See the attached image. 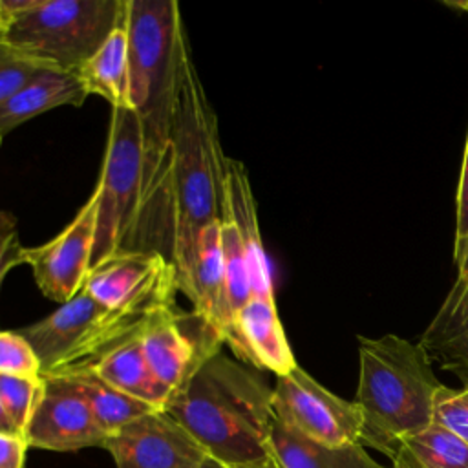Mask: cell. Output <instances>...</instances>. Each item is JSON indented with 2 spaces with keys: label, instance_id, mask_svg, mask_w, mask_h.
<instances>
[{
  "label": "cell",
  "instance_id": "4fadbf2b",
  "mask_svg": "<svg viewBox=\"0 0 468 468\" xmlns=\"http://www.w3.org/2000/svg\"><path fill=\"white\" fill-rule=\"evenodd\" d=\"M29 448L77 452L104 446L108 433L95 420L88 402L64 377H44V389L26 426Z\"/></svg>",
  "mask_w": 468,
  "mask_h": 468
},
{
  "label": "cell",
  "instance_id": "9c48e42d",
  "mask_svg": "<svg viewBox=\"0 0 468 468\" xmlns=\"http://www.w3.org/2000/svg\"><path fill=\"white\" fill-rule=\"evenodd\" d=\"M112 309L152 313L176 305V267L159 250L128 249L91 265L84 289Z\"/></svg>",
  "mask_w": 468,
  "mask_h": 468
},
{
  "label": "cell",
  "instance_id": "8fae6325",
  "mask_svg": "<svg viewBox=\"0 0 468 468\" xmlns=\"http://www.w3.org/2000/svg\"><path fill=\"white\" fill-rule=\"evenodd\" d=\"M99 197L93 190L75 218L49 241L26 247L24 263L29 265L40 292L58 303L77 296L91 269Z\"/></svg>",
  "mask_w": 468,
  "mask_h": 468
},
{
  "label": "cell",
  "instance_id": "d6986e66",
  "mask_svg": "<svg viewBox=\"0 0 468 468\" xmlns=\"http://www.w3.org/2000/svg\"><path fill=\"white\" fill-rule=\"evenodd\" d=\"M269 459L276 468H386L373 461L360 442L325 446L276 419L271 426Z\"/></svg>",
  "mask_w": 468,
  "mask_h": 468
},
{
  "label": "cell",
  "instance_id": "7402d4cb",
  "mask_svg": "<svg viewBox=\"0 0 468 468\" xmlns=\"http://www.w3.org/2000/svg\"><path fill=\"white\" fill-rule=\"evenodd\" d=\"M391 468H468V444L439 424L400 441Z\"/></svg>",
  "mask_w": 468,
  "mask_h": 468
},
{
  "label": "cell",
  "instance_id": "7a4b0ae2",
  "mask_svg": "<svg viewBox=\"0 0 468 468\" xmlns=\"http://www.w3.org/2000/svg\"><path fill=\"white\" fill-rule=\"evenodd\" d=\"M223 468L269 461L272 388L258 369L219 351L165 410Z\"/></svg>",
  "mask_w": 468,
  "mask_h": 468
},
{
  "label": "cell",
  "instance_id": "ba28073f",
  "mask_svg": "<svg viewBox=\"0 0 468 468\" xmlns=\"http://www.w3.org/2000/svg\"><path fill=\"white\" fill-rule=\"evenodd\" d=\"M272 413L287 428L325 446H346L360 441L362 415L358 406L325 389L300 366L276 377Z\"/></svg>",
  "mask_w": 468,
  "mask_h": 468
},
{
  "label": "cell",
  "instance_id": "d4e9b609",
  "mask_svg": "<svg viewBox=\"0 0 468 468\" xmlns=\"http://www.w3.org/2000/svg\"><path fill=\"white\" fill-rule=\"evenodd\" d=\"M44 389V377L0 375V402L16 433L24 435L26 426Z\"/></svg>",
  "mask_w": 468,
  "mask_h": 468
},
{
  "label": "cell",
  "instance_id": "9a60e30c",
  "mask_svg": "<svg viewBox=\"0 0 468 468\" xmlns=\"http://www.w3.org/2000/svg\"><path fill=\"white\" fill-rule=\"evenodd\" d=\"M221 216L227 218L238 230L239 241L247 256L252 296L274 298L272 278L260 234L258 205L250 186V179L245 165L229 155L225 157L223 165Z\"/></svg>",
  "mask_w": 468,
  "mask_h": 468
},
{
  "label": "cell",
  "instance_id": "7c38bea8",
  "mask_svg": "<svg viewBox=\"0 0 468 468\" xmlns=\"http://www.w3.org/2000/svg\"><path fill=\"white\" fill-rule=\"evenodd\" d=\"M115 468H203L210 459L166 411L155 410L108 435L102 446Z\"/></svg>",
  "mask_w": 468,
  "mask_h": 468
},
{
  "label": "cell",
  "instance_id": "44dd1931",
  "mask_svg": "<svg viewBox=\"0 0 468 468\" xmlns=\"http://www.w3.org/2000/svg\"><path fill=\"white\" fill-rule=\"evenodd\" d=\"M77 73L90 95L106 99L112 108H130V55L122 22Z\"/></svg>",
  "mask_w": 468,
  "mask_h": 468
},
{
  "label": "cell",
  "instance_id": "f546056e",
  "mask_svg": "<svg viewBox=\"0 0 468 468\" xmlns=\"http://www.w3.org/2000/svg\"><path fill=\"white\" fill-rule=\"evenodd\" d=\"M468 239V135L464 144L463 166L459 174L457 196H455V239H453V256L463 249Z\"/></svg>",
  "mask_w": 468,
  "mask_h": 468
},
{
  "label": "cell",
  "instance_id": "ffe728a7",
  "mask_svg": "<svg viewBox=\"0 0 468 468\" xmlns=\"http://www.w3.org/2000/svg\"><path fill=\"white\" fill-rule=\"evenodd\" d=\"M139 338L113 349L88 371L128 397L163 411L172 397V391L154 375Z\"/></svg>",
  "mask_w": 468,
  "mask_h": 468
},
{
  "label": "cell",
  "instance_id": "ac0fdd59",
  "mask_svg": "<svg viewBox=\"0 0 468 468\" xmlns=\"http://www.w3.org/2000/svg\"><path fill=\"white\" fill-rule=\"evenodd\" d=\"M88 95L77 71L44 68L0 104V139L44 112L58 106H82Z\"/></svg>",
  "mask_w": 468,
  "mask_h": 468
},
{
  "label": "cell",
  "instance_id": "3957f363",
  "mask_svg": "<svg viewBox=\"0 0 468 468\" xmlns=\"http://www.w3.org/2000/svg\"><path fill=\"white\" fill-rule=\"evenodd\" d=\"M121 22L128 35L130 110L137 113L143 133L141 219H144L168 155L188 38L176 0H124Z\"/></svg>",
  "mask_w": 468,
  "mask_h": 468
},
{
  "label": "cell",
  "instance_id": "277c9868",
  "mask_svg": "<svg viewBox=\"0 0 468 468\" xmlns=\"http://www.w3.org/2000/svg\"><path fill=\"white\" fill-rule=\"evenodd\" d=\"M360 444L393 457L400 441L433 424L437 380L419 344L397 335L358 338Z\"/></svg>",
  "mask_w": 468,
  "mask_h": 468
},
{
  "label": "cell",
  "instance_id": "30bf717a",
  "mask_svg": "<svg viewBox=\"0 0 468 468\" xmlns=\"http://www.w3.org/2000/svg\"><path fill=\"white\" fill-rule=\"evenodd\" d=\"M139 340L148 366L172 395L225 347L221 336L203 318L176 305L155 309Z\"/></svg>",
  "mask_w": 468,
  "mask_h": 468
},
{
  "label": "cell",
  "instance_id": "5b68a950",
  "mask_svg": "<svg viewBox=\"0 0 468 468\" xmlns=\"http://www.w3.org/2000/svg\"><path fill=\"white\" fill-rule=\"evenodd\" d=\"M152 313L112 309L80 291L18 331L33 346L42 377H62L88 371L113 349L139 338Z\"/></svg>",
  "mask_w": 468,
  "mask_h": 468
},
{
  "label": "cell",
  "instance_id": "4dcf8cb0",
  "mask_svg": "<svg viewBox=\"0 0 468 468\" xmlns=\"http://www.w3.org/2000/svg\"><path fill=\"white\" fill-rule=\"evenodd\" d=\"M27 448L24 435L0 431V468H24Z\"/></svg>",
  "mask_w": 468,
  "mask_h": 468
},
{
  "label": "cell",
  "instance_id": "d590c367",
  "mask_svg": "<svg viewBox=\"0 0 468 468\" xmlns=\"http://www.w3.org/2000/svg\"><path fill=\"white\" fill-rule=\"evenodd\" d=\"M452 7H457V9H463L468 13V2H450Z\"/></svg>",
  "mask_w": 468,
  "mask_h": 468
},
{
  "label": "cell",
  "instance_id": "484cf974",
  "mask_svg": "<svg viewBox=\"0 0 468 468\" xmlns=\"http://www.w3.org/2000/svg\"><path fill=\"white\" fill-rule=\"evenodd\" d=\"M0 375L42 377L40 360L20 331H0Z\"/></svg>",
  "mask_w": 468,
  "mask_h": 468
},
{
  "label": "cell",
  "instance_id": "f1b7e54d",
  "mask_svg": "<svg viewBox=\"0 0 468 468\" xmlns=\"http://www.w3.org/2000/svg\"><path fill=\"white\" fill-rule=\"evenodd\" d=\"M24 252L26 247L20 243L15 216L0 210V283L9 271L24 263Z\"/></svg>",
  "mask_w": 468,
  "mask_h": 468
},
{
  "label": "cell",
  "instance_id": "836d02e7",
  "mask_svg": "<svg viewBox=\"0 0 468 468\" xmlns=\"http://www.w3.org/2000/svg\"><path fill=\"white\" fill-rule=\"evenodd\" d=\"M223 468V466H221ZM234 468H276L274 463L269 459L265 463H258V464H245V466H234Z\"/></svg>",
  "mask_w": 468,
  "mask_h": 468
},
{
  "label": "cell",
  "instance_id": "d6a6232c",
  "mask_svg": "<svg viewBox=\"0 0 468 468\" xmlns=\"http://www.w3.org/2000/svg\"><path fill=\"white\" fill-rule=\"evenodd\" d=\"M0 431H9V433H16V430L13 428L11 420L7 419L4 408H2V402H0Z\"/></svg>",
  "mask_w": 468,
  "mask_h": 468
},
{
  "label": "cell",
  "instance_id": "e575fe53",
  "mask_svg": "<svg viewBox=\"0 0 468 468\" xmlns=\"http://www.w3.org/2000/svg\"><path fill=\"white\" fill-rule=\"evenodd\" d=\"M5 33H7V24H5L4 16H2V11H0V40L5 38Z\"/></svg>",
  "mask_w": 468,
  "mask_h": 468
},
{
  "label": "cell",
  "instance_id": "2e32d148",
  "mask_svg": "<svg viewBox=\"0 0 468 468\" xmlns=\"http://www.w3.org/2000/svg\"><path fill=\"white\" fill-rule=\"evenodd\" d=\"M186 298L192 303V311L203 318L227 346L232 331V313L225 287L221 219L208 223L199 234L192 285Z\"/></svg>",
  "mask_w": 468,
  "mask_h": 468
},
{
  "label": "cell",
  "instance_id": "74e56055",
  "mask_svg": "<svg viewBox=\"0 0 468 468\" xmlns=\"http://www.w3.org/2000/svg\"><path fill=\"white\" fill-rule=\"evenodd\" d=\"M0 143H2V139H0Z\"/></svg>",
  "mask_w": 468,
  "mask_h": 468
},
{
  "label": "cell",
  "instance_id": "8d00e7d4",
  "mask_svg": "<svg viewBox=\"0 0 468 468\" xmlns=\"http://www.w3.org/2000/svg\"><path fill=\"white\" fill-rule=\"evenodd\" d=\"M203 468H221V464H218L216 461H212V459H208L207 463H205V466Z\"/></svg>",
  "mask_w": 468,
  "mask_h": 468
},
{
  "label": "cell",
  "instance_id": "cb8c5ba5",
  "mask_svg": "<svg viewBox=\"0 0 468 468\" xmlns=\"http://www.w3.org/2000/svg\"><path fill=\"white\" fill-rule=\"evenodd\" d=\"M221 252H223L227 298H229V305L234 320L236 313L252 298V289H250L247 256L239 241L238 230L223 216H221Z\"/></svg>",
  "mask_w": 468,
  "mask_h": 468
},
{
  "label": "cell",
  "instance_id": "603a6c76",
  "mask_svg": "<svg viewBox=\"0 0 468 468\" xmlns=\"http://www.w3.org/2000/svg\"><path fill=\"white\" fill-rule=\"evenodd\" d=\"M62 377L68 378L84 397L95 420L108 435L119 430L121 426L128 424L130 420L143 417L150 411H155L152 406L112 388L91 371H79Z\"/></svg>",
  "mask_w": 468,
  "mask_h": 468
},
{
  "label": "cell",
  "instance_id": "52a82bcc",
  "mask_svg": "<svg viewBox=\"0 0 468 468\" xmlns=\"http://www.w3.org/2000/svg\"><path fill=\"white\" fill-rule=\"evenodd\" d=\"M143 133L130 108H112L101 176L97 232L91 265L135 249L143 212Z\"/></svg>",
  "mask_w": 468,
  "mask_h": 468
},
{
  "label": "cell",
  "instance_id": "83f0119b",
  "mask_svg": "<svg viewBox=\"0 0 468 468\" xmlns=\"http://www.w3.org/2000/svg\"><path fill=\"white\" fill-rule=\"evenodd\" d=\"M433 424L457 435L468 444V386L452 389L442 386L435 397Z\"/></svg>",
  "mask_w": 468,
  "mask_h": 468
},
{
  "label": "cell",
  "instance_id": "e0dca14e",
  "mask_svg": "<svg viewBox=\"0 0 468 468\" xmlns=\"http://www.w3.org/2000/svg\"><path fill=\"white\" fill-rule=\"evenodd\" d=\"M419 346L431 364H439L468 386V280L455 278Z\"/></svg>",
  "mask_w": 468,
  "mask_h": 468
},
{
  "label": "cell",
  "instance_id": "6da1fadb",
  "mask_svg": "<svg viewBox=\"0 0 468 468\" xmlns=\"http://www.w3.org/2000/svg\"><path fill=\"white\" fill-rule=\"evenodd\" d=\"M216 112L207 97L190 48L183 55L168 155L155 199L159 243L176 267L177 289L190 292L201 230L221 219L223 165Z\"/></svg>",
  "mask_w": 468,
  "mask_h": 468
},
{
  "label": "cell",
  "instance_id": "8992f818",
  "mask_svg": "<svg viewBox=\"0 0 468 468\" xmlns=\"http://www.w3.org/2000/svg\"><path fill=\"white\" fill-rule=\"evenodd\" d=\"M124 0H37L5 42L44 68L79 71L121 24Z\"/></svg>",
  "mask_w": 468,
  "mask_h": 468
},
{
  "label": "cell",
  "instance_id": "1f68e13d",
  "mask_svg": "<svg viewBox=\"0 0 468 468\" xmlns=\"http://www.w3.org/2000/svg\"><path fill=\"white\" fill-rule=\"evenodd\" d=\"M453 261L457 265V278L468 280V239L463 245V249L453 256Z\"/></svg>",
  "mask_w": 468,
  "mask_h": 468
},
{
  "label": "cell",
  "instance_id": "4316f807",
  "mask_svg": "<svg viewBox=\"0 0 468 468\" xmlns=\"http://www.w3.org/2000/svg\"><path fill=\"white\" fill-rule=\"evenodd\" d=\"M40 69H44L42 64L0 40V104L24 88Z\"/></svg>",
  "mask_w": 468,
  "mask_h": 468
},
{
  "label": "cell",
  "instance_id": "5bb4252c",
  "mask_svg": "<svg viewBox=\"0 0 468 468\" xmlns=\"http://www.w3.org/2000/svg\"><path fill=\"white\" fill-rule=\"evenodd\" d=\"M227 347L239 362L258 371H271L276 377L298 367L274 298L252 296L236 313Z\"/></svg>",
  "mask_w": 468,
  "mask_h": 468
}]
</instances>
